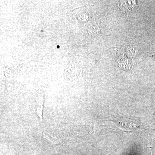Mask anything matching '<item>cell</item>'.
<instances>
[{
	"instance_id": "6da1fadb",
	"label": "cell",
	"mask_w": 155,
	"mask_h": 155,
	"mask_svg": "<svg viewBox=\"0 0 155 155\" xmlns=\"http://www.w3.org/2000/svg\"><path fill=\"white\" fill-rule=\"evenodd\" d=\"M44 135L45 136L50 140L51 142L55 144H58L61 142V139L58 136H53L48 134V133L45 134L44 132Z\"/></svg>"
}]
</instances>
